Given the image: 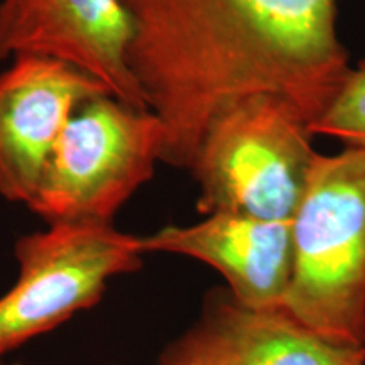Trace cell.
Masks as SVG:
<instances>
[{
    "instance_id": "1",
    "label": "cell",
    "mask_w": 365,
    "mask_h": 365,
    "mask_svg": "<svg viewBox=\"0 0 365 365\" xmlns=\"http://www.w3.org/2000/svg\"><path fill=\"white\" fill-rule=\"evenodd\" d=\"M127 65L164 127L163 161L188 170L210 122L276 95L312 124L350 73L339 0H120Z\"/></svg>"
},
{
    "instance_id": "2",
    "label": "cell",
    "mask_w": 365,
    "mask_h": 365,
    "mask_svg": "<svg viewBox=\"0 0 365 365\" xmlns=\"http://www.w3.org/2000/svg\"><path fill=\"white\" fill-rule=\"evenodd\" d=\"M291 237L281 308L328 340L365 346V150L317 154Z\"/></svg>"
},
{
    "instance_id": "3",
    "label": "cell",
    "mask_w": 365,
    "mask_h": 365,
    "mask_svg": "<svg viewBox=\"0 0 365 365\" xmlns=\"http://www.w3.org/2000/svg\"><path fill=\"white\" fill-rule=\"evenodd\" d=\"M309 122L276 95H252L210 122L188 170L202 215L291 222L317 150Z\"/></svg>"
},
{
    "instance_id": "4",
    "label": "cell",
    "mask_w": 365,
    "mask_h": 365,
    "mask_svg": "<svg viewBox=\"0 0 365 365\" xmlns=\"http://www.w3.org/2000/svg\"><path fill=\"white\" fill-rule=\"evenodd\" d=\"M164 127L148 108L103 93L73 113L27 208L48 225H113L163 161Z\"/></svg>"
},
{
    "instance_id": "5",
    "label": "cell",
    "mask_w": 365,
    "mask_h": 365,
    "mask_svg": "<svg viewBox=\"0 0 365 365\" xmlns=\"http://www.w3.org/2000/svg\"><path fill=\"white\" fill-rule=\"evenodd\" d=\"M19 276L0 296V355L97 307L110 279L139 271V237L113 225H48L14 247Z\"/></svg>"
},
{
    "instance_id": "6",
    "label": "cell",
    "mask_w": 365,
    "mask_h": 365,
    "mask_svg": "<svg viewBox=\"0 0 365 365\" xmlns=\"http://www.w3.org/2000/svg\"><path fill=\"white\" fill-rule=\"evenodd\" d=\"M108 90L61 59L22 54L0 73V196L29 205L63 130ZM110 95V93H108Z\"/></svg>"
},
{
    "instance_id": "7",
    "label": "cell",
    "mask_w": 365,
    "mask_h": 365,
    "mask_svg": "<svg viewBox=\"0 0 365 365\" xmlns=\"http://www.w3.org/2000/svg\"><path fill=\"white\" fill-rule=\"evenodd\" d=\"M129 39L120 0H0V63L22 54L61 59L120 102L148 108L127 65Z\"/></svg>"
},
{
    "instance_id": "8",
    "label": "cell",
    "mask_w": 365,
    "mask_h": 365,
    "mask_svg": "<svg viewBox=\"0 0 365 365\" xmlns=\"http://www.w3.org/2000/svg\"><path fill=\"white\" fill-rule=\"evenodd\" d=\"M158 365H365V346L336 344L282 308L244 307L227 287H215Z\"/></svg>"
},
{
    "instance_id": "9",
    "label": "cell",
    "mask_w": 365,
    "mask_h": 365,
    "mask_svg": "<svg viewBox=\"0 0 365 365\" xmlns=\"http://www.w3.org/2000/svg\"><path fill=\"white\" fill-rule=\"evenodd\" d=\"M144 254L191 257L213 267L244 307H282L293 272L291 222L261 220L237 213H213L193 225H170L139 237Z\"/></svg>"
},
{
    "instance_id": "10",
    "label": "cell",
    "mask_w": 365,
    "mask_h": 365,
    "mask_svg": "<svg viewBox=\"0 0 365 365\" xmlns=\"http://www.w3.org/2000/svg\"><path fill=\"white\" fill-rule=\"evenodd\" d=\"M313 135L339 139L345 148L365 150V59L350 68L327 110L309 124Z\"/></svg>"
},
{
    "instance_id": "11",
    "label": "cell",
    "mask_w": 365,
    "mask_h": 365,
    "mask_svg": "<svg viewBox=\"0 0 365 365\" xmlns=\"http://www.w3.org/2000/svg\"><path fill=\"white\" fill-rule=\"evenodd\" d=\"M12 365H24V364H12Z\"/></svg>"
}]
</instances>
